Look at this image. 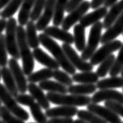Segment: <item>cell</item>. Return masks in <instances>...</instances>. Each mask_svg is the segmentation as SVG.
Returning <instances> with one entry per match:
<instances>
[{
	"label": "cell",
	"instance_id": "obj_56",
	"mask_svg": "<svg viewBox=\"0 0 123 123\" xmlns=\"http://www.w3.org/2000/svg\"><path fill=\"white\" fill-rule=\"evenodd\" d=\"M0 118H1V117H0Z\"/></svg>",
	"mask_w": 123,
	"mask_h": 123
},
{
	"label": "cell",
	"instance_id": "obj_30",
	"mask_svg": "<svg viewBox=\"0 0 123 123\" xmlns=\"http://www.w3.org/2000/svg\"><path fill=\"white\" fill-rule=\"evenodd\" d=\"M71 78L73 82L80 84H95L99 81L97 74L93 71L75 73Z\"/></svg>",
	"mask_w": 123,
	"mask_h": 123
},
{
	"label": "cell",
	"instance_id": "obj_42",
	"mask_svg": "<svg viewBox=\"0 0 123 123\" xmlns=\"http://www.w3.org/2000/svg\"><path fill=\"white\" fill-rule=\"evenodd\" d=\"M83 1L84 0H69L65 12H68V13H71V11H73L74 9H76L79 6Z\"/></svg>",
	"mask_w": 123,
	"mask_h": 123
},
{
	"label": "cell",
	"instance_id": "obj_25",
	"mask_svg": "<svg viewBox=\"0 0 123 123\" xmlns=\"http://www.w3.org/2000/svg\"><path fill=\"white\" fill-rule=\"evenodd\" d=\"M97 88L101 89H113L116 88H123L122 77H111L107 79H103L97 82Z\"/></svg>",
	"mask_w": 123,
	"mask_h": 123
},
{
	"label": "cell",
	"instance_id": "obj_24",
	"mask_svg": "<svg viewBox=\"0 0 123 123\" xmlns=\"http://www.w3.org/2000/svg\"><path fill=\"white\" fill-rule=\"evenodd\" d=\"M97 89V86L95 84H78L68 87L69 93L78 96H88L89 94L95 93Z\"/></svg>",
	"mask_w": 123,
	"mask_h": 123
},
{
	"label": "cell",
	"instance_id": "obj_43",
	"mask_svg": "<svg viewBox=\"0 0 123 123\" xmlns=\"http://www.w3.org/2000/svg\"><path fill=\"white\" fill-rule=\"evenodd\" d=\"M72 118H53L48 120L47 123H73Z\"/></svg>",
	"mask_w": 123,
	"mask_h": 123
},
{
	"label": "cell",
	"instance_id": "obj_8",
	"mask_svg": "<svg viewBox=\"0 0 123 123\" xmlns=\"http://www.w3.org/2000/svg\"><path fill=\"white\" fill-rule=\"evenodd\" d=\"M122 46V43L120 40H114L112 42H110V43L103 45L91 56V58L89 59L90 60L89 63L92 66L100 64L102 61H104L107 57H108L110 55H111L114 52L120 49Z\"/></svg>",
	"mask_w": 123,
	"mask_h": 123
},
{
	"label": "cell",
	"instance_id": "obj_28",
	"mask_svg": "<svg viewBox=\"0 0 123 123\" xmlns=\"http://www.w3.org/2000/svg\"><path fill=\"white\" fill-rule=\"evenodd\" d=\"M68 2L69 0H56V1L54 16L53 18V26L58 27L61 25L64 19V13Z\"/></svg>",
	"mask_w": 123,
	"mask_h": 123
},
{
	"label": "cell",
	"instance_id": "obj_18",
	"mask_svg": "<svg viewBox=\"0 0 123 123\" xmlns=\"http://www.w3.org/2000/svg\"><path fill=\"white\" fill-rule=\"evenodd\" d=\"M28 91H29L34 100L37 101V104L42 107V109L47 110L50 108V102L48 100L46 95L44 94L43 90L36 84L29 83L28 85Z\"/></svg>",
	"mask_w": 123,
	"mask_h": 123
},
{
	"label": "cell",
	"instance_id": "obj_6",
	"mask_svg": "<svg viewBox=\"0 0 123 123\" xmlns=\"http://www.w3.org/2000/svg\"><path fill=\"white\" fill-rule=\"evenodd\" d=\"M103 30V23L99 21L92 26L89 31V35L88 38V42L86 43L85 49L82 52V57L84 61H88L91 58V56L94 54L97 51V46L100 43L101 39V32Z\"/></svg>",
	"mask_w": 123,
	"mask_h": 123
},
{
	"label": "cell",
	"instance_id": "obj_50",
	"mask_svg": "<svg viewBox=\"0 0 123 123\" xmlns=\"http://www.w3.org/2000/svg\"><path fill=\"white\" fill-rule=\"evenodd\" d=\"M1 69L2 68H0V80H1V79H2V78H1Z\"/></svg>",
	"mask_w": 123,
	"mask_h": 123
},
{
	"label": "cell",
	"instance_id": "obj_14",
	"mask_svg": "<svg viewBox=\"0 0 123 123\" xmlns=\"http://www.w3.org/2000/svg\"><path fill=\"white\" fill-rule=\"evenodd\" d=\"M123 33V13L118 17L115 23L110 27L104 34L101 36L100 43L106 44L110 42H112L115 38Z\"/></svg>",
	"mask_w": 123,
	"mask_h": 123
},
{
	"label": "cell",
	"instance_id": "obj_1",
	"mask_svg": "<svg viewBox=\"0 0 123 123\" xmlns=\"http://www.w3.org/2000/svg\"><path fill=\"white\" fill-rule=\"evenodd\" d=\"M38 39H39L40 44L43 45L44 48H46L49 52H50L54 57L55 61L58 63L60 67H61L65 72H67L68 74H72V75L75 74L76 69L70 63L62 47L56 42H55L52 38L47 36L44 33L39 34Z\"/></svg>",
	"mask_w": 123,
	"mask_h": 123
},
{
	"label": "cell",
	"instance_id": "obj_49",
	"mask_svg": "<svg viewBox=\"0 0 123 123\" xmlns=\"http://www.w3.org/2000/svg\"><path fill=\"white\" fill-rule=\"evenodd\" d=\"M120 74H121V75H122V77L123 78V68L122 69V71H121V73H120Z\"/></svg>",
	"mask_w": 123,
	"mask_h": 123
},
{
	"label": "cell",
	"instance_id": "obj_34",
	"mask_svg": "<svg viewBox=\"0 0 123 123\" xmlns=\"http://www.w3.org/2000/svg\"><path fill=\"white\" fill-rule=\"evenodd\" d=\"M29 109L31 116L36 122V123H47V117L45 115V113H43L42 107L37 103L35 102L31 106L29 107Z\"/></svg>",
	"mask_w": 123,
	"mask_h": 123
},
{
	"label": "cell",
	"instance_id": "obj_47",
	"mask_svg": "<svg viewBox=\"0 0 123 123\" xmlns=\"http://www.w3.org/2000/svg\"><path fill=\"white\" fill-rule=\"evenodd\" d=\"M11 0H0V10L6 7Z\"/></svg>",
	"mask_w": 123,
	"mask_h": 123
},
{
	"label": "cell",
	"instance_id": "obj_38",
	"mask_svg": "<svg viewBox=\"0 0 123 123\" xmlns=\"http://www.w3.org/2000/svg\"><path fill=\"white\" fill-rule=\"evenodd\" d=\"M0 117L5 123H25L21 119L13 115L4 106L0 107Z\"/></svg>",
	"mask_w": 123,
	"mask_h": 123
},
{
	"label": "cell",
	"instance_id": "obj_48",
	"mask_svg": "<svg viewBox=\"0 0 123 123\" xmlns=\"http://www.w3.org/2000/svg\"><path fill=\"white\" fill-rule=\"evenodd\" d=\"M73 123H88V122H86L85 121H83V120L82 119H75V120H74V122Z\"/></svg>",
	"mask_w": 123,
	"mask_h": 123
},
{
	"label": "cell",
	"instance_id": "obj_19",
	"mask_svg": "<svg viewBox=\"0 0 123 123\" xmlns=\"http://www.w3.org/2000/svg\"><path fill=\"white\" fill-rule=\"evenodd\" d=\"M107 9L106 7H100L95 10L93 12H91L88 14H86L82 19L80 20V25L84 28H87L91 25H95L99 22L102 18H104L107 13Z\"/></svg>",
	"mask_w": 123,
	"mask_h": 123
},
{
	"label": "cell",
	"instance_id": "obj_53",
	"mask_svg": "<svg viewBox=\"0 0 123 123\" xmlns=\"http://www.w3.org/2000/svg\"><path fill=\"white\" fill-rule=\"evenodd\" d=\"M30 123H33V122H30Z\"/></svg>",
	"mask_w": 123,
	"mask_h": 123
},
{
	"label": "cell",
	"instance_id": "obj_17",
	"mask_svg": "<svg viewBox=\"0 0 123 123\" xmlns=\"http://www.w3.org/2000/svg\"><path fill=\"white\" fill-rule=\"evenodd\" d=\"M32 53L35 61H37L42 65L45 66L46 68H49L53 71L59 69L60 65L55 61V59L51 57L49 55H48L46 53H45L41 48L38 47L36 48V49H34Z\"/></svg>",
	"mask_w": 123,
	"mask_h": 123
},
{
	"label": "cell",
	"instance_id": "obj_15",
	"mask_svg": "<svg viewBox=\"0 0 123 123\" xmlns=\"http://www.w3.org/2000/svg\"><path fill=\"white\" fill-rule=\"evenodd\" d=\"M44 34L50 38H56L65 44L71 45L74 43V36L70 32L59 28L55 26H48L44 30Z\"/></svg>",
	"mask_w": 123,
	"mask_h": 123
},
{
	"label": "cell",
	"instance_id": "obj_52",
	"mask_svg": "<svg viewBox=\"0 0 123 123\" xmlns=\"http://www.w3.org/2000/svg\"><path fill=\"white\" fill-rule=\"evenodd\" d=\"M1 104H2V102H1V100H0V107L2 106V105H1Z\"/></svg>",
	"mask_w": 123,
	"mask_h": 123
},
{
	"label": "cell",
	"instance_id": "obj_54",
	"mask_svg": "<svg viewBox=\"0 0 123 123\" xmlns=\"http://www.w3.org/2000/svg\"><path fill=\"white\" fill-rule=\"evenodd\" d=\"M122 91H123V89H122Z\"/></svg>",
	"mask_w": 123,
	"mask_h": 123
},
{
	"label": "cell",
	"instance_id": "obj_35",
	"mask_svg": "<svg viewBox=\"0 0 123 123\" xmlns=\"http://www.w3.org/2000/svg\"><path fill=\"white\" fill-rule=\"evenodd\" d=\"M53 78L57 82L61 84V85H64L66 87H69L73 85L72 78L69 76V74L67 72H65L64 71H61L59 69L53 71Z\"/></svg>",
	"mask_w": 123,
	"mask_h": 123
},
{
	"label": "cell",
	"instance_id": "obj_16",
	"mask_svg": "<svg viewBox=\"0 0 123 123\" xmlns=\"http://www.w3.org/2000/svg\"><path fill=\"white\" fill-rule=\"evenodd\" d=\"M79 110L76 107L59 106L46 110L45 115L50 118H72L77 115Z\"/></svg>",
	"mask_w": 123,
	"mask_h": 123
},
{
	"label": "cell",
	"instance_id": "obj_9",
	"mask_svg": "<svg viewBox=\"0 0 123 123\" xmlns=\"http://www.w3.org/2000/svg\"><path fill=\"white\" fill-rule=\"evenodd\" d=\"M89 8H90V2L84 0L79 6L74 9L73 11H71V13H69V14L64 19L61 24L62 29L68 31L78 21H80V20L88 12Z\"/></svg>",
	"mask_w": 123,
	"mask_h": 123
},
{
	"label": "cell",
	"instance_id": "obj_27",
	"mask_svg": "<svg viewBox=\"0 0 123 123\" xmlns=\"http://www.w3.org/2000/svg\"><path fill=\"white\" fill-rule=\"evenodd\" d=\"M38 86L41 89L48 91V92L61 94H66L68 92V87L52 80H46L39 82Z\"/></svg>",
	"mask_w": 123,
	"mask_h": 123
},
{
	"label": "cell",
	"instance_id": "obj_36",
	"mask_svg": "<svg viewBox=\"0 0 123 123\" xmlns=\"http://www.w3.org/2000/svg\"><path fill=\"white\" fill-rule=\"evenodd\" d=\"M46 0H35V5L32 8L30 19L31 21H37L40 18L42 13L44 10L45 6H46Z\"/></svg>",
	"mask_w": 123,
	"mask_h": 123
},
{
	"label": "cell",
	"instance_id": "obj_37",
	"mask_svg": "<svg viewBox=\"0 0 123 123\" xmlns=\"http://www.w3.org/2000/svg\"><path fill=\"white\" fill-rule=\"evenodd\" d=\"M122 68H123V43L122 47L119 49L118 56H117V58H115V63H114L111 70L109 72L111 77L118 76L121 73Z\"/></svg>",
	"mask_w": 123,
	"mask_h": 123
},
{
	"label": "cell",
	"instance_id": "obj_3",
	"mask_svg": "<svg viewBox=\"0 0 123 123\" xmlns=\"http://www.w3.org/2000/svg\"><path fill=\"white\" fill-rule=\"evenodd\" d=\"M50 104H54L60 106L68 107H83L91 103V97L88 96H78L72 94H61L48 92L46 94Z\"/></svg>",
	"mask_w": 123,
	"mask_h": 123
},
{
	"label": "cell",
	"instance_id": "obj_2",
	"mask_svg": "<svg viewBox=\"0 0 123 123\" xmlns=\"http://www.w3.org/2000/svg\"><path fill=\"white\" fill-rule=\"evenodd\" d=\"M17 38L18 45L20 56L22 60L23 71L25 75L28 76L33 73L35 68V59L31 51L29 45L27 42L25 29L22 26H17Z\"/></svg>",
	"mask_w": 123,
	"mask_h": 123
},
{
	"label": "cell",
	"instance_id": "obj_55",
	"mask_svg": "<svg viewBox=\"0 0 123 123\" xmlns=\"http://www.w3.org/2000/svg\"><path fill=\"white\" fill-rule=\"evenodd\" d=\"M122 35H123V33H122Z\"/></svg>",
	"mask_w": 123,
	"mask_h": 123
},
{
	"label": "cell",
	"instance_id": "obj_10",
	"mask_svg": "<svg viewBox=\"0 0 123 123\" xmlns=\"http://www.w3.org/2000/svg\"><path fill=\"white\" fill-rule=\"evenodd\" d=\"M8 66L17 83L19 92L26 93V92L28 91V79L25 77L23 69L20 67L18 61L14 58L10 59L8 61Z\"/></svg>",
	"mask_w": 123,
	"mask_h": 123
},
{
	"label": "cell",
	"instance_id": "obj_26",
	"mask_svg": "<svg viewBox=\"0 0 123 123\" xmlns=\"http://www.w3.org/2000/svg\"><path fill=\"white\" fill-rule=\"evenodd\" d=\"M74 43L78 51L82 52L85 49L86 43V28L80 25H75L74 27Z\"/></svg>",
	"mask_w": 123,
	"mask_h": 123
},
{
	"label": "cell",
	"instance_id": "obj_40",
	"mask_svg": "<svg viewBox=\"0 0 123 123\" xmlns=\"http://www.w3.org/2000/svg\"><path fill=\"white\" fill-rule=\"evenodd\" d=\"M104 104L105 107L111 110L117 115L123 117V104L115 101H106Z\"/></svg>",
	"mask_w": 123,
	"mask_h": 123
},
{
	"label": "cell",
	"instance_id": "obj_39",
	"mask_svg": "<svg viewBox=\"0 0 123 123\" xmlns=\"http://www.w3.org/2000/svg\"><path fill=\"white\" fill-rule=\"evenodd\" d=\"M8 64V52L6 46L5 35H0V67H6Z\"/></svg>",
	"mask_w": 123,
	"mask_h": 123
},
{
	"label": "cell",
	"instance_id": "obj_32",
	"mask_svg": "<svg viewBox=\"0 0 123 123\" xmlns=\"http://www.w3.org/2000/svg\"><path fill=\"white\" fill-rule=\"evenodd\" d=\"M115 58V56L111 54L100 63L97 70V72H96L99 78H104L107 76V74L111 70Z\"/></svg>",
	"mask_w": 123,
	"mask_h": 123
},
{
	"label": "cell",
	"instance_id": "obj_45",
	"mask_svg": "<svg viewBox=\"0 0 123 123\" xmlns=\"http://www.w3.org/2000/svg\"><path fill=\"white\" fill-rule=\"evenodd\" d=\"M117 1H118V0H105L104 2V6L106 7L107 9L109 7H111L115 3H117Z\"/></svg>",
	"mask_w": 123,
	"mask_h": 123
},
{
	"label": "cell",
	"instance_id": "obj_29",
	"mask_svg": "<svg viewBox=\"0 0 123 123\" xmlns=\"http://www.w3.org/2000/svg\"><path fill=\"white\" fill-rule=\"evenodd\" d=\"M53 71L49 68H43L31 73L28 76L27 79L30 83L35 84L37 82H42L43 81L49 80L51 78H53Z\"/></svg>",
	"mask_w": 123,
	"mask_h": 123
},
{
	"label": "cell",
	"instance_id": "obj_21",
	"mask_svg": "<svg viewBox=\"0 0 123 123\" xmlns=\"http://www.w3.org/2000/svg\"><path fill=\"white\" fill-rule=\"evenodd\" d=\"M123 13V0L117 2L113 6L111 7V10L107 12L106 17H104L103 22V28L108 29L115 21L118 18V17Z\"/></svg>",
	"mask_w": 123,
	"mask_h": 123
},
{
	"label": "cell",
	"instance_id": "obj_12",
	"mask_svg": "<svg viewBox=\"0 0 123 123\" xmlns=\"http://www.w3.org/2000/svg\"><path fill=\"white\" fill-rule=\"evenodd\" d=\"M102 101H115L123 104V93L115 89H101L91 97V103L98 104Z\"/></svg>",
	"mask_w": 123,
	"mask_h": 123
},
{
	"label": "cell",
	"instance_id": "obj_22",
	"mask_svg": "<svg viewBox=\"0 0 123 123\" xmlns=\"http://www.w3.org/2000/svg\"><path fill=\"white\" fill-rule=\"evenodd\" d=\"M35 0H24L18 13V23L20 26L26 25L30 19L32 8L34 6Z\"/></svg>",
	"mask_w": 123,
	"mask_h": 123
},
{
	"label": "cell",
	"instance_id": "obj_20",
	"mask_svg": "<svg viewBox=\"0 0 123 123\" xmlns=\"http://www.w3.org/2000/svg\"><path fill=\"white\" fill-rule=\"evenodd\" d=\"M1 78L3 80L4 86L7 89L8 92L16 98L20 94L17 89V83L15 82L14 78L10 70L7 67H3L1 69Z\"/></svg>",
	"mask_w": 123,
	"mask_h": 123
},
{
	"label": "cell",
	"instance_id": "obj_13",
	"mask_svg": "<svg viewBox=\"0 0 123 123\" xmlns=\"http://www.w3.org/2000/svg\"><path fill=\"white\" fill-rule=\"evenodd\" d=\"M56 1V0H46L43 13H42L40 18L35 24L37 31H44L49 25L51 20H53V16H54Z\"/></svg>",
	"mask_w": 123,
	"mask_h": 123
},
{
	"label": "cell",
	"instance_id": "obj_33",
	"mask_svg": "<svg viewBox=\"0 0 123 123\" xmlns=\"http://www.w3.org/2000/svg\"><path fill=\"white\" fill-rule=\"evenodd\" d=\"M77 116L79 117V119H82L88 123H107L97 115H95V114L87 110L79 111L77 113Z\"/></svg>",
	"mask_w": 123,
	"mask_h": 123
},
{
	"label": "cell",
	"instance_id": "obj_4",
	"mask_svg": "<svg viewBox=\"0 0 123 123\" xmlns=\"http://www.w3.org/2000/svg\"><path fill=\"white\" fill-rule=\"evenodd\" d=\"M0 100L4 104V107H6L13 115L21 119L22 121L25 122L29 119L30 116L28 112L17 104L15 97L8 92L3 84L1 83H0Z\"/></svg>",
	"mask_w": 123,
	"mask_h": 123
},
{
	"label": "cell",
	"instance_id": "obj_46",
	"mask_svg": "<svg viewBox=\"0 0 123 123\" xmlns=\"http://www.w3.org/2000/svg\"><path fill=\"white\" fill-rule=\"evenodd\" d=\"M6 20L4 19H0V35H2V31L6 29Z\"/></svg>",
	"mask_w": 123,
	"mask_h": 123
},
{
	"label": "cell",
	"instance_id": "obj_44",
	"mask_svg": "<svg viewBox=\"0 0 123 123\" xmlns=\"http://www.w3.org/2000/svg\"><path fill=\"white\" fill-rule=\"evenodd\" d=\"M105 0H92L90 2V8L93 9V10H97V9L101 7L100 6L104 5Z\"/></svg>",
	"mask_w": 123,
	"mask_h": 123
},
{
	"label": "cell",
	"instance_id": "obj_51",
	"mask_svg": "<svg viewBox=\"0 0 123 123\" xmlns=\"http://www.w3.org/2000/svg\"><path fill=\"white\" fill-rule=\"evenodd\" d=\"M0 123H5V122L2 121V120H0Z\"/></svg>",
	"mask_w": 123,
	"mask_h": 123
},
{
	"label": "cell",
	"instance_id": "obj_57",
	"mask_svg": "<svg viewBox=\"0 0 123 123\" xmlns=\"http://www.w3.org/2000/svg\"><path fill=\"white\" fill-rule=\"evenodd\" d=\"M122 123H123V122H122Z\"/></svg>",
	"mask_w": 123,
	"mask_h": 123
},
{
	"label": "cell",
	"instance_id": "obj_5",
	"mask_svg": "<svg viewBox=\"0 0 123 123\" xmlns=\"http://www.w3.org/2000/svg\"><path fill=\"white\" fill-rule=\"evenodd\" d=\"M17 20L11 17L8 19L6 27V35H5V42L6 46L8 53L12 58H14L18 61L20 58L18 45H17Z\"/></svg>",
	"mask_w": 123,
	"mask_h": 123
},
{
	"label": "cell",
	"instance_id": "obj_31",
	"mask_svg": "<svg viewBox=\"0 0 123 123\" xmlns=\"http://www.w3.org/2000/svg\"><path fill=\"white\" fill-rule=\"evenodd\" d=\"M24 0H11L5 9L0 13V17L2 19H10L17 12L19 8L21 6Z\"/></svg>",
	"mask_w": 123,
	"mask_h": 123
},
{
	"label": "cell",
	"instance_id": "obj_23",
	"mask_svg": "<svg viewBox=\"0 0 123 123\" xmlns=\"http://www.w3.org/2000/svg\"><path fill=\"white\" fill-rule=\"evenodd\" d=\"M25 34H26L27 42H28L30 48H31V49L38 48L40 45V42L39 39H38L36 26H35V24L34 21L29 20L28 24L26 25Z\"/></svg>",
	"mask_w": 123,
	"mask_h": 123
},
{
	"label": "cell",
	"instance_id": "obj_7",
	"mask_svg": "<svg viewBox=\"0 0 123 123\" xmlns=\"http://www.w3.org/2000/svg\"><path fill=\"white\" fill-rule=\"evenodd\" d=\"M61 47L66 56H67L68 59L69 60V61L73 65L74 68L78 69L82 72H89V71H92L93 66L89 62L84 61L75 52V50L71 46V45L64 43Z\"/></svg>",
	"mask_w": 123,
	"mask_h": 123
},
{
	"label": "cell",
	"instance_id": "obj_41",
	"mask_svg": "<svg viewBox=\"0 0 123 123\" xmlns=\"http://www.w3.org/2000/svg\"><path fill=\"white\" fill-rule=\"evenodd\" d=\"M18 104H22L24 106L30 107L35 103V100L31 95L26 93H20L15 98Z\"/></svg>",
	"mask_w": 123,
	"mask_h": 123
},
{
	"label": "cell",
	"instance_id": "obj_11",
	"mask_svg": "<svg viewBox=\"0 0 123 123\" xmlns=\"http://www.w3.org/2000/svg\"><path fill=\"white\" fill-rule=\"evenodd\" d=\"M87 111L97 115L107 123H122L119 116L114 113L111 110L97 104L90 103L87 105Z\"/></svg>",
	"mask_w": 123,
	"mask_h": 123
}]
</instances>
